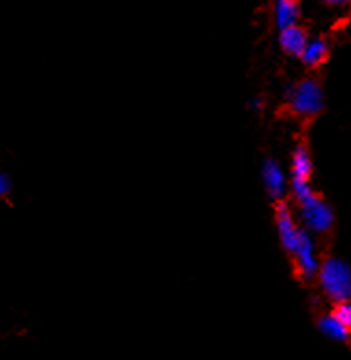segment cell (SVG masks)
<instances>
[{
  "instance_id": "6da1fadb",
  "label": "cell",
  "mask_w": 351,
  "mask_h": 360,
  "mask_svg": "<svg viewBox=\"0 0 351 360\" xmlns=\"http://www.w3.org/2000/svg\"><path fill=\"white\" fill-rule=\"evenodd\" d=\"M317 279L321 292L335 303L351 300V266L340 257H327L321 261Z\"/></svg>"
},
{
  "instance_id": "7a4b0ae2",
  "label": "cell",
  "mask_w": 351,
  "mask_h": 360,
  "mask_svg": "<svg viewBox=\"0 0 351 360\" xmlns=\"http://www.w3.org/2000/svg\"><path fill=\"white\" fill-rule=\"evenodd\" d=\"M291 105V111L300 117H314L321 113L326 98H324V89L317 78H305L300 84L294 85V93L287 102Z\"/></svg>"
},
{
  "instance_id": "3957f363",
  "label": "cell",
  "mask_w": 351,
  "mask_h": 360,
  "mask_svg": "<svg viewBox=\"0 0 351 360\" xmlns=\"http://www.w3.org/2000/svg\"><path fill=\"white\" fill-rule=\"evenodd\" d=\"M298 203H300V218L307 231L327 233L331 229L335 224V212L326 200L312 193Z\"/></svg>"
},
{
  "instance_id": "277c9868",
  "label": "cell",
  "mask_w": 351,
  "mask_h": 360,
  "mask_svg": "<svg viewBox=\"0 0 351 360\" xmlns=\"http://www.w3.org/2000/svg\"><path fill=\"white\" fill-rule=\"evenodd\" d=\"M291 255L294 257L298 274H300L305 281H311V279L317 277L318 268H320V261H318L317 257V244H314L312 233L307 231L305 227H300L296 248H294V252H292Z\"/></svg>"
},
{
  "instance_id": "5b68a950",
  "label": "cell",
  "mask_w": 351,
  "mask_h": 360,
  "mask_svg": "<svg viewBox=\"0 0 351 360\" xmlns=\"http://www.w3.org/2000/svg\"><path fill=\"white\" fill-rule=\"evenodd\" d=\"M261 179L264 185L268 198L272 202H281L288 191L287 174L279 165V161L274 158H267L261 165Z\"/></svg>"
},
{
  "instance_id": "8992f818",
  "label": "cell",
  "mask_w": 351,
  "mask_h": 360,
  "mask_svg": "<svg viewBox=\"0 0 351 360\" xmlns=\"http://www.w3.org/2000/svg\"><path fill=\"white\" fill-rule=\"evenodd\" d=\"M276 227L283 250L287 253L294 252L298 235H300V227H298L296 220L292 217L291 207H288V203L285 200L276 202Z\"/></svg>"
},
{
  "instance_id": "52a82bcc",
  "label": "cell",
  "mask_w": 351,
  "mask_h": 360,
  "mask_svg": "<svg viewBox=\"0 0 351 360\" xmlns=\"http://www.w3.org/2000/svg\"><path fill=\"white\" fill-rule=\"evenodd\" d=\"M307 41H309L307 32L300 25H291L279 30V46L285 54L292 56V58H300Z\"/></svg>"
},
{
  "instance_id": "ba28073f",
  "label": "cell",
  "mask_w": 351,
  "mask_h": 360,
  "mask_svg": "<svg viewBox=\"0 0 351 360\" xmlns=\"http://www.w3.org/2000/svg\"><path fill=\"white\" fill-rule=\"evenodd\" d=\"M312 176V159L307 146L300 144L291 161V181H309Z\"/></svg>"
},
{
  "instance_id": "9c48e42d",
  "label": "cell",
  "mask_w": 351,
  "mask_h": 360,
  "mask_svg": "<svg viewBox=\"0 0 351 360\" xmlns=\"http://www.w3.org/2000/svg\"><path fill=\"white\" fill-rule=\"evenodd\" d=\"M327 56H329V45H327L326 39H321V37H317V39H309L307 41L305 49L300 54V60L305 67L309 69H314V67H320L324 61L327 60Z\"/></svg>"
},
{
  "instance_id": "30bf717a",
  "label": "cell",
  "mask_w": 351,
  "mask_h": 360,
  "mask_svg": "<svg viewBox=\"0 0 351 360\" xmlns=\"http://www.w3.org/2000/svg\"><path fill=\"white\" fill-rule=\"evenodd\" d=\"M318 330H320L326 338L335 342H347L351 335V330L347 329L333 312L331 314H324L320 320H318Z\"/></svg>"
},
{
  "instance_id": "8fae6325",
  "label": "cell",
  "mask_w": 351,
  "mask_h": 360,
  "mask_svg": "<svg viewBox=\"0 0 351 360\" xmlns=\"http://www.w3.org/2000/svg\"><path fill=\"white\" fill-rule=\"evenodd\" d=\"M274 19H276V26L279 30L287 28L291 25H298V19H300V2L298 0H276Z\"/></svg>"
},
{
  "instance_id": "7c38bea8",
  "label": "cell",
  "mask_w": 351,
  "mask_h": 360,
  "mask_svg": "<svg viewBox=\"0 0 351 360\" xmlns=\"http://www.w3.org/2000/svg\"><path fill=\"white\" fill-rule=\"evenodd\" d=\"M333 314H335L336 318H338V320H340L342 323L351 330V300L338 301L335 307V311H333Z\"/></svg>"
},
{
  "instance_id": "4fadbf2b",
  "label": "cell",
  "mask_w": 351,
  "mask_h": 360,
  "mask_svg": "<svg viewBox=\"0 0 351 360\" xmlns=\"http://www.w3.org/2000/svg\"><path fill=\"white\" fill-rule=\"evenodd\" d=\"M11 188H13V183H11L10 176L0 170V200H4L11 193Z\"/></svg>"
},
{
  "instance_id": "5bb4252c",
  "label": "cell",
  "mask_w": 351,
  "mask_h": 360,
  "mask_svg": "<svg viewBox=\"0 0 351 360\" xmlns=\"http://www.w3.org/2000/svg\"><path fill=\"white\" fill-rule=\"evenodd\" d=\"M324 2L331 8H344V6L351 4V0H324Z\"/></svg>"
},
{
  "instance_id": "9a60e30c",
  "label": "cell",
  "mask_w": 351,
  "mask_h": 360,
  "mask_svg": "<svg viewBox=\"0 0 351 360\" xmlns=\"http://www.w3.org/2000/svg\"><path fill=\"white\" fill-rule=\"evenodd\" d=\"M262 105H264V102H262L261 98L250 100V109H252V111H261Z\"/></svg>"
}]
</instances>
